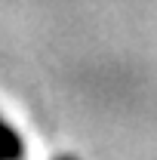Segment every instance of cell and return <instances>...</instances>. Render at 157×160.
Returning <instances> with one entry per match:
<instances>
[{
  "instance_id": "7a4b0ae2",
  "label": "cell",
  "mask_w": 157,
  "mask_h": 160,
  "mask_svg": "<svg viewBox=\"0 0 157 160\" xmlns=\"http://www.w3.org/2000/svg\"><path fill=\"white\" fill-rule=\"evenodd\" d=\"M59 160H77V157H59Z\"/></svg>"
},
{
  "instance_id": "6da1fadb",
  "label": "cell",
  "mask_w": 157,
  "mask_h": 160,
  "mask_svg": "<svg viewBox=\"0 0 157 160\" xmlns=\"http://www.w3.org/2000/svg\"><path fill=\"white\" fill-rule=\"evenodd\" d=\"M25 157V142L19 129L0 114V160H22Z\"/></svg>"
}]
</instances>
